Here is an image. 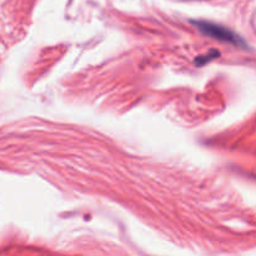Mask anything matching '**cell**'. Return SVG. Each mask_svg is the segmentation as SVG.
<instances>
[{"mask_svg": "<svg viewBox=\"0 0 256 256\" xmlns=\"http://www.w3.org/2000/svg\"><path fill=\"white\" fill-rule=\"evenodd\" d=\"M192 22L206 36L222 42H229V44L235 45V46L246 48L248 49V42L236 32L225 26V25L209 22V20H192Z\"/></svg>", "mask_w": 256, "mask_h": 256, "instance_id": "6da1fadb", "label": "cell"}]
</instances>
